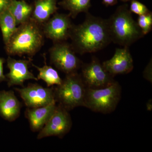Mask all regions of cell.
<instances>
[{
    "instance_id": "cell-10",
    "label": "cell",
    "mask_w": 152,
    "mask_h": 152,
    "mask_svg": "<svg viewBox=\"0 0 152 152\" xmlns=\"http://www.w3.org/2000/svg\"><path fill=\"white\" fill-rule=\"evenodd\" d=\"M15 90L29 108L43 107L55 101L53 86L44 88L38 84L30 83L27 86Z\"/></svg>"
},
{
    "instance_id": "cell-5",
    "label": "cell",
    "mask_w": 152,
    "mask_h": 152,
    "mask_svg": "<svg viewBox=\"0 0 152 152\" xmlns=\"http://www.w3.org/2000/svg\"><path fill=\"white\" fill-rule=\"evenodd\" d=\"M121 93V87L116 81L104 88H87L84 107L95 112L110 113L116 108Z\"/></svg>"
},
{
    "instance_id": "cell-21",
    "label": "cell",
    "mask_w": 152,
    "mask_h": 152,
    "mask_svg": "<svg viewBox=\"0 0 152 152\" xmlns=\"http://www.w3.org/2000/svg\"><path fill=\"white\" fill-rule=\"evenodd\" d=\"M129 9L131 12L139 16L148 13L150 12L146 6L137 0L131 1Z\"/></svg>"
},
{
    "instance_id": "cell-1",
    "label": "cell",
    "mask_w": 152,
    "mask_h": 152,
    "mask_svg": "<svg viewBox=\"0 0 152 152\" xmlns=\"http://www.w3.org/2000/svg\"><path fill=\"white\" fill-rule=\"evenodd\" d=\"M70 39L74 50L80 55L99 51L112 42L107 19L94 16L89 12L82 23L74 24Z\"/></svg>"
},
{
    "instance_id": "cell-17",
    "label": "cell",
    "mask_w": 152,
    "mask_h": 152,
    "mask_svg": "<svg viewBox=\"0 0 152 152\" xmlns=\"http://www.w3.org/2000/svg\"><path fill=\"white\" fill-rule=\"evenodd\" d=\"M45 65L42 67L38 66L32 64L33 66L39 71L37 77L38 80H42L46 83L47 87L58 86L61 83L63 80L60 77L57 71L51 66L47 65L45 54L43 55Z\"/></svg>"
},
{
    "instance_id": "cell-12",
    "label": "cell",
    "mask_w": 152,
    "mask_h": 152,
    "mask_svg": "<svg viewBox=\"0 0 152 152\" xmlns=\"http://www.w3.org/2000/svg\"><path fill=\"white\" fill-rule=\"evenodd\" d=\"M102 64L106 70L113 77L129 73L134 68V61L129 47L116 49L111 58Z\"/></svg>"
},
{
    "instance_id": "cell-26",
    "label": "cell",
    "mask_w": 152,
    "mask_h": 152,
    "mask_svg": "<svg viewBox=\"0 0 152 152\" xmlns=\"http://www.w3.org/2000/svg\"><path fill=\"white\" fill-rule=\"evenodd\" d=\"M147 109L148 110L151 111L152 109V100L150 99L147 102L146 104Z\"/></svg>"
},
{
    "instance_id": "cell-15",
    "label": "cell",
    "mask_w": 152,
    "mask_h": 152,
    "mask_svg": "<svg viewBox=\"0 0 152 152\" xmlns=\"http://www.w3.org/2000/svg\"><path fill=\"white\" fill-rule=\"evenodd\" d=\"M57 0H35L31 18L41 25L57 12Z\"/></svg>"
},
{
    "instance_id": "cell-18",
    "label": "cell",
    "mask_w": 152,
    "mask_h": 152,
    "mask_svg": "<svg viewBox=\"0 0 152 152\" xmlns=\"http://www.w3.org/2000/svg\"><path fill=\"white\" fill-rule=\"evenodd\" d=\"M59 5L69 11V15L72 18H75L79 14L88 12L91 7V0H62Z\"/></svg>"
},
{
    "instance_id": "cell-9",
    "label": "cell",
    "mask_w": 152,
    "mask_h": 152,
    "mask_svg": "<svg viewBox=\"0 0 152 152\" xmlns=\"http://www.w3.org/2000/svg\"><path fill=\"white\" fill-rule=\"evenodd\" d=\"M74 25L69 14L56 12L42 25V27L45 37L56 43L70 38Z\"/></svg>"
},
{
    "instance_id": "cell-3",
    "label": "cell",
    "mask_w": 152,
    "mask_h": 152,
    "mask_svg": "<svg viewBox=\"0 0 152 152\" xmlns=\"http://www.w3.org/2000/svg\"><path fill=\"white\" fill-rule=\"evenodd\" d=\"M107 20L111 40L114 43L129 47L144 37L127 4L119 6Z\"/></svg>"
},
{
    "instance_id": "cell-14",
    "label": "cell",
    "mask_w": 152,
    "mask_h": 152,
    "mask_svg": "<svg viewBox=\"0 0 152 152\" xmlns=\"http://www.w3.org/2000/svg\"><path fill=\"white\" fill-rule=\"evenodd\" d=\"M56 105V102L54 101L43 107L27 108L25 115L29 123L31 130L33 132H39L48 121Z\"/></svg>"
},
{
    "instance_id": "cell-19",
    "label": "cell",
    "mask_w": 152,
    "mask_h": 152,
    "mask_svg": "<svg viewBox=\"0 0 152 152\" xmlns=\"http://www.w3.org/2000/svg\"><path fill=\"white\" fill-rule=\"evenodd\" d=\"M15 20L8 9L0 14V28L2 34L3 41L6 45L17 27Z\"/></svg>"
},
{
    "instance_id": "cell-11",
    "label": "cell",
    "mask_w": 152,
    "mask_h": 152,
    "mask_svg": "<svg viewBox=\"0 0 152 152\" xmlns=\"http://www.w3.org/2000/svg\"><path fill=\"white\" fill-rule=\"evenodd\" d=\"M31 61V58L28 60H16L9 56L7 66L10 72L6 75L9 87L15 86L23 87L24 83L26 80L38 81L37 77L29 70V66Z\"/></svg>"
},
{
    "instance_id": "cell-6",
    "label": "cell",
    "mask_w": 152,
    "mask_h": 152,
    "mask_svg": "<svg viewBox=\"0 0 152 152\" xmlns=\"http://www.w3.org/2000/svg\"><path fill=\"white\" fill-rule=\"evenodd\" d=\"M49 53L51 64L66 75L77 72L83 64L71 44L66 41L54 43Z\"/></svg>"
},
{
    "instance_id": "cell-7",
    "label": "cell",
    "mask_w": 152,
    "mask_h": 152,
    "mask_svg": "<svg viewBox=\"0 0 152 152\" xmlns=\"http://www.w3.org/2000/svg\"><path fill=\"white\" fill-rule=\"evenodd\" d=\"M72 126L69 111L58 104L46 124L39 132L37 138L41 140L52 136L62 138L70 132Z\"/></svg>"
},
{
    "instance_id": "cell-25",
    "label": "cell",
    "mask_w": 152,
    "mask_h": 152,
    "mask_svg": "<svg viewBox=\"0 0 152 152\" xmlns=\"http://www.w3.org/2000/svg\"><path fill=\"white\" fill-rule=\"evenodd\" d=\"M103 4L107 7L115 5L118 3L117 0H102Z\"/></svg>"
},
{
    "instance_id": "cell-16",
    "label": "cell",
    "mask_w": 152,
    "mask_h": 152,
    "mask_svg": "<svg viewBox=\"0 0 152 152\" xmlns=\"http://www.w3.org/2000/svg\"><path fill=\"white\" fill-rule=\"evenodd\" d=\"M8 10L15 19L17 26H19L31 18L33 6L25 0H12Z\"/></svg>"
},
{
    "instance_id": "cell-13",
    "label": "cell",
    "mask_w": 152,
    "mask_h": 152,
    "mask_svg": "<svg viewBox=\"0 0 152 152\" xmlns=\"http://www.w3.org/2000/svg\"><path fill=\"white\" fill-rule=\"evenodd\" d=\"M22 107L13 91H0V117L8 121H14L20 116Z\"/></svg>"
},
{
    "instance_id": "cell-27",
    "label": "cell",
    "mask_w": 152,
    "mask_h": 152,
    "mask_svg": "<svg viewBox=\"0 0 152 152\" xmlns=\"http://www.w3.org/2000/svg\"><path fill=\"white\" fill-rule=\"evenodd\" d=\"M123 2H126L129 1H130V0H121Z\"/></svg>"
},
{
    "instance_id": "cell-23",
    "label": "cell",
    "mask_w": 152,
    "mask_h": 152,
    "mask_svg": "<svg viewBox=\"0 0 152 152\" xmlns=\"http://www.w3.org/2000/svg\"><path fill=\"white\" fill-rule=\"evenodd\" d=\"M6 60L4 58L0 57V83L4 81H7L6 75L4 73V64L5 63Z\"/></svg>"
},
{
    "instance_id": "cell-4",
    "label": "cell",
    "mask_w": 152,
    "mask_h": 152,
    "mask_svg": "<svg viewBox=\"0 0 152 152\" xmlns=\"http://www.w3.org/2000/svg\"><path fill=\"white\" fill-rule=\"evenodd\" d=\"M86 90L80 74L77 72L68 74L61 84L54 87L55 100L69 111L84 107Z\"/></svg>"
},
{
    "instance_id": "cell-20",
    "label": "cell",
    "mask_w": 152,
    "mask_h": 152,
    "mask_svg": "<svg viewBox=\"0 0 152 152\" xmlns=\"http://www.w3.org/2000/svg\"><path fill=\"white\" fill-rule=\"evenodd\" d=\"M137 22L143 34H148L152 29V12L150 11L148 13L139 16Z\"/></svg>"
},
{
    "instance_id": "cell-24",
    "label": "cell",
    "mask_w": 152,
    "mask_h": 152,
    "mask_svg": "<svg viewBox=\"0 0 152 152\" xmlns=\"http://www.w3.org/2000/svg\"><path fill=\"white\" fill-rule=\"evenodd\" d=\"M12 0H0V14L8 9Z\"/></svg>"
},
{
    "instance_id": "cell-2",
    "label": "cell",
    "mask_w": 152,
    "mask_h": 152,
    "mask_svg": "<svg viewBox=\"0 0 152 152\" xmlns=\"http://www.w3.org/2000/svg\"><path fill=\"white\" fill-rule=\"evenodd\" d=\"M45 37L42 25L31 18L20 25L5 45L9 56L26 55L31 58L42 48Z\"/></svg>"
},
{
    "instance_id": "cell-22",
    "label": "cell",
    "mask_w": 152,
    "mask_h": 152,
    "mask_svg": "<svg viewBox=\"0 0 152 152\" xmlns=\"http://www.w3.org/2000/svg\"><path fill=\"white\" fill-rule=\"evenodd\" d=\"M149 63L148 65L145 69L143 73V77L146 80L152 83V63Z\"/></svg>"
},
{
    "instance_id": "cell-8",
    "label": "cell",
    "mask_w": 152,
    "mask_h": 152,
    "mask_svg": "<svg viewBox=\"0 0 152 152\" xmlns=\"http://www.w3.org/2000/svg\"><path fill=\"white\" fill-rule=\"evenodd\" d=\"M81 69L80 75L87 88H104L115 81L114 77L106 70L102 63L96 57H92L90 63H83Z\"/></svg>"
}]
</instances>
